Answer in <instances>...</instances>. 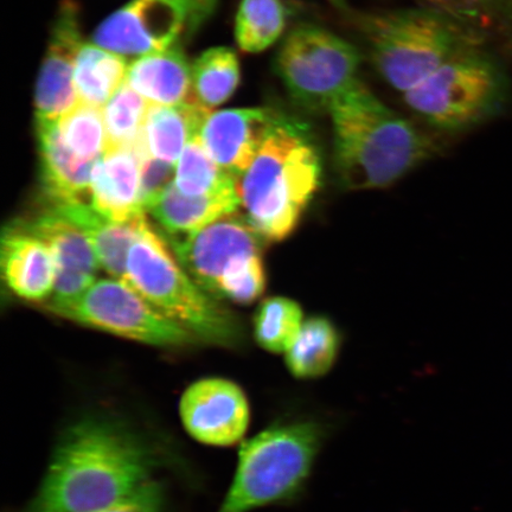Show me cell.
<instances>
[{"instance_id":"obj_14","label":"cell","mask_w":512,"mask_h":512,"mask_svg":"<svg viewBox=\"0 0 512 512\" xmlns=\"http://www.w3.org/2000/svg\"><path fill=\"white\" fill-rule=\"evenodd\" d=\"M14 224L41 240L54 256L57 274L50 302H69L95 283L101 266L98 256L86 236L72 222L47 208L32 219Z\"/></svg>"},{"instance_id":"obj_1","label":"cell","mask_w":512,"mask_h":512,"mask_svg":"<svg viewBox=\"0 0 512 512\" xmlns=\"http://www.w3.org/2000/svg\"><path fill=\"white\" fill-rule=\"evenodd\" d=\"M155 453L123 422L87 415L66 428L30 512H96L152 480Z\"/></svg>"},{"instance_id":"obj_21","label":"cell","mask_w":512,"mask_h":512,"mask_svg":"<svg viewBox=\"0 0 512 512\" xmlns=\"http://www.w3.org/2000/svg\"><path fill=\"white\" fill-rule=\"evenodd\" d=\"M210 113L197 102L176 106L151 105L137 150L176 165L185 147L200 134Z\"/></svg>"},{"instance_id":"obj_9","label":"cell","mask_w":512,"mask_h":512,"mask_svg":"<svg viewBox=\"0 0 512 512\" xmlns=\"http://www.w3.org/2000/svg\"><path fill=\"white\" fill-rule=\"evenodd\" d=\"M55 315L113 335L158 347H182L196 341L190 331L158 312L119 279H100L80 297L47 304Z\"/></svg>"},{"instance_id":"obj_26","label":"cell","mask_w":512,"mask_h":512,"mask_svg":"<svg viewBox=\"0 0 512 512\" xmlns=\"http://www.w3.org/2000/svg\"><path fill=\"white\" fill-rule=\"evenodd\" d=\"M240 62L232 49L211 48L192 64V94L211 111L232 98L239 87Z\"/></svg>"},{"instance_id":"obj_6","label":"cell","mask_w":512,"mask_h":512,"mask_svg":"<svg viewBox=\"0 0 512 512\" xmlns=\"http://www.w3.org/2000/svg\"><path fill=\"white\" fill-rule=\"evenodd\" d=\"M121 280L196 338L224 345L238 342L235 318L192 280L149 221L128 254Z\"/></svg>"},{"instance_id":"obj_30","label":"cell","mask_w":512,"mask_h":512,"mask_svg":"<svg viewBox=\"0 0 512 512\" xmlns=\"http://www.w3.org/2000/svg\"><path fill=\"white\" fill-rule=\"evenodd\" d=\"M64 145L83 162H98L107 149V133L102 108L81 104L64 115L59 123Z\"/></svg>"},{"instance_id":"obj_23","label":"cell","mask_w":512,"mask_h":512,"mask_svg":"<svg viewBox=\"0 0 512 512\" xmlns=\"http://www.w3.org/2000/svg\"><path fill=\"white\" fill-rule=\"evenodd\" d=\"M339 350L341 337L335 325L324 317H313L304 322L285 352L286 367L297 380H317L334 368Z\"/></svg>"},{"instance_id":"obj_5","label":"cell","mask_w":512,"mask_h":512,"mask_svg":"<svg viewBox=\"0 0 512 512\" xmlns=\"http://www.w3.org/2000/svg\"><path fill=\"white\" fill-rule=\"evenodd\" d=\"M363 31L375 68L401 95L452 57L477 47L469 28L430 8L369 16Z\"/></svg>"},{"instance_id":"obj_19","label":"cell","mask_w":512,"mask_h":512,"mask_svg":"<svg viewBox=\"0 0 512 512\" xmlns=\"http://www.w3.org/2000/svg\"><path fill=\"white\" fill-rule=\"evenodd\" d=\"M48 209L72 222L91 243L101 267L114 279H123L128 254L139 238L146 216L117 223L100 214L89 202L48 204Z\"/></svg>"},{"instance_id":"obj_18","label":"cell","mask_w":512,"mask_h":512,"mask_svg":"<svg viewBox=\"0 0 512 512\" xmlns=\"http://www.w3.org/2000/svg\"><path fill=\"white\" fill-rule=\"evenodd\" d=\"M59 123L36 121L42 183L48 204L91 203L93 170L98 162H83L70 152L61 138Z\"/></svg>"},{"instance_id":"obj_28","label":"cell","mask_w":512,"mask_h":512,"mask_svg":"<svg viewBox=\"0 0 512 512\" xmlns=\"http://www.w3.org/2000/svg\"><path fill=\"white\" fill-rule=\"evenodd\" d=\"M149 102L125 81L110 101L102 107L104 114L107 151L136 147L142 136Z\"/></svg>"},{"instance_id":"obj_34","label":"cell","mask_w":512,"mask_h":512,"mask_svg":"<svg viewBox=\"0 0 512 512\" xmlns=\"http://www.w3.org/2000/svg\"><path fill=\"white\" fill-rule=\"evenodd\" d=\"M330 2L336 6H338V8H341V6L344 5V0H330Z\"/></svg>"},{"instance_id":"obj_22","label":"cell","mask_w":512,"mask_h":512,"mask_svg":"<svg viewBox=\"0 0 512 512\" xmlns=\"http://www.w3.org/2000/svg\"><path fill=\"white\" fill-rule=\"evenodd\" d=\"M240 207V194L192 197L182 194L174 182L145 210L169 236H182L197 232L223 216L235 214Z\"/></svg>"},{"instance_id":"obj_12","label":"cell","mask_w":512,"mask_h":512,"mask_svg":"<svg viewBox=\"0 0 512 512\" xmlns=\"http://www.w3.org/2000/svg\"><path fill=\"white\" fill-rule=\"evenodd\" d=\"M179 415L185 431L198 443L229 447L245 438L252 409L238 383L209 377L185 390L179 402Z\"/></svg>"},{"instance_id":"obj_8","label":"cell","mask_w":512,"mask_h":512,"mask_svg":"<svg viewBox=\"0 0 512 512\" xmlns=\"http://www.w3.org/2000/svg\"><path fill=\"white\" fill-rule=\"evenodd\" d=\"M361 56L334 32L302 25L285 37L275 70L294 104L311 112H328L339 93L358 79Z\"/></svg>"},{"instance_id":"obj_24","label":"cell","mask_w":512,"mask_h":512,"mask_svg":"<svg viewBox=\"0 0 512 512\" xmlns=\"http://www.w3.org/2000/svg\"><path fill=\"white\" fill-rule=\"evenodd\" d=\"M130 64L125 57L92 43H83L76 57L74 82L81 104L104 107L124 85Z\"/></svg>"},{"instance_id":"obj_33","label":"cell","mask_w":512,"mask_h":512,"mask_svg":"<svg viewBox=\"0 0 512 512\" xmlns=\"http://www.w3.org/2000/svg\"><path fill=\"white\" fill-rule=\"evenodd\" d=\"M96 512H165V495L162 485L155 480H150L124 501Z\"/></svg>"},{"instance_id":"obj_2","label":"cell","mask_w":512,"mask_h":512,"mask_svg":"<svg viewBox=\"0 0 512 512\" xmlns=\"http://www.w3.org/2000/svg\"><path fill=\"white\" fill-rule=\"evenodd\" d=\"M341 424V416L323 408H285L242 444L232 484L216 512H252L302 502L320 454Z\"/></svg>"},{"instance_id":"obj_11","label":"cell","mask_w":512,"mask_h":512,"mask_svg":"<svg viewBox=\"0 0 512 512\" xmlns=\"http://www.w3.org/2000/svg\"><path fill=\"white\" fill-rule=\"evenodd\" d=\"M179 264L192 280L217 298L224 277L261 256L262 236L246 219L230 214L182 236H169Z\"/></svg>"},{"instance_id":"obj_25","label":"cell","mask_w":512,"mask_h":512,"mask_svg":"<svg viewBox=\"0 0 512 512\" xmlns=\"http://www.w3.org/2000/svg\"><path fill=\"white\" fill-rule=\"evenodd\" d=\"M175 185L182 194L192 197L240 194L239 179L210 157L200 134L191 140L178 159Z\"/></svg>"},{"instance_id":"obj_13","label":"cell","mask_w":512,"mask_h":512,"mask_svg":"<svg viewBox=\"0 0 512 512\" xmlns=\"http://www.w3.org/2000/svg\"><path fill=\"white\" fill-rule=\"evenodd\" d=\"M82 44L79 6L74 0H63L57 10L47 54L38 74L36 121L57 123L78 106L74 73Z\"/></svg>"},{"instance_id":"obj_7","label":"cell","mask_w":512,"mask_h":512,"mask_svg":"<svg viewBox=\"0 0 512 512\" xmlns=\"http://www.w3.org/2000/svg\"><path fill=\"white\" fill-rule=\"evenodd\" d=\"M508 95L509 82L502 67L472 47L452 57L402 98L428 124L460 131L497 114Z\"/></svg>"},{"instance_id":"obj_17","label":"cell","mask_w":512,"mask_h":512,"mask_svg":"<svg viewBox=\"0 0 512 512\" xmlns=\"http://www.w3.org/2000/svg\"><path fill=\"white\" fill-rule=\"evenodd\" d=\"M0 264L6 284L17 296L41 302L54 293L56 264L41 240L11 224L4 230Z\"/></svg>"},{"instance_id":"obj_4","label":"cell","mask_w":512,"mask_h":512,"mask_svg":"<svg viewBox=\"0 0 512 512\" xmlns=\"http://www.w3.org/2000/svg\"><path fill=\"white\" fill-rule=\"evenodd\" d=\"M322 172L309 128L279 114L239 182L246 219L262 239L281 241L293 233L319 189Z\"/></svg>"},{"instance_id":"obj_15","label":"cell","mask_w":512,"mask_h":512,"mask_svg":"<svg viewBox=\"0 0 512 512\" xmlns=\"http://www.w3.org/2000/svg\"><path fill=\"white\" fill-rule=\"evenodd\" d=\"M279 114L264 107L210 113L200 132L202 144L210 157L240 182Z\"/></svg>"},{"instance_id":"obj_31","label":"cell","mask_w":512,"mask_h":512,"mask_svg":"<svg viewBox=\"0 0 512 512\" xmlns=\"http://www.w3.org/2000/svg\"><path fill=\"white\" fill-rule=\"evenodd\" d=\"M428 8L437 10L454 21L469 28L471 24H479L485 18L512 8V0H424Z\"/></svg>"},{"instance_id":"obj_32","label":"cell","mask_w":512,"mask_h":512,"mask_svg":"<svg viewBox=\"0 0 512 512\" xmlns=\"http://www.w3.org/2000/svg\"><path fill=\"white\" fill-rule=\"evenodd\" d=\"M142 159V196L144 208L175 182L176 165L140 153ZM146 211V210H145Z\"/></svg>"},{"instance_id":"obj_29","label":"cell","mask_w":512,"mask_h":512,"mask_svg":"<svg viewBox=\"0 0 512 512\" xmlns=\"http://www.w3.org/2000/svg\"><path fill=\"white\" fill-rule=\"evenodd\" d=\"M302 307L284 297L268 298L254 319V336L262 349L281 354L290 349L304 324Z\"/></svg>"},{"instance_id":"obj_20","label":"cell","mask_w":512,"mask_h":512,"mask_svg":"<svg viewBox=\"0 0 512 512\" xmlns=\"http://www.w3.org/2000/svg\"><path fill=\"white\" fill-rule=\"evenodd\" d=\"M126 81L150 105L196 102L192 94V66L181 46L133 60L128 66Z\"/></svg>"},{"instance_id":"obj_3","label":"cell","mask_w":512,"mask_h":512,"mask_svg":"<svg viewBox=\"0 0 512 512\" xmlns=\"http://www.w3.org/2000/svg\"><path fill=\"white\" fill-rule=\"evenodd\" d=\"M334 166L345 189L389 187L430 157L433 144L357 79L332 100Z\"/></svg>"},{"instance_id":"obj_16","label":"cell","mask_w":512,"mask_h":512,"mask_svg":"<svg viewBox=\"0 0 512 512\" xmlns=\"http://www.w3.org/2000/svg\"><path fill=\"white\" fill-rule=\"evenodd\" d=\"M91 204L113 222L128 223L145 216L142 159L137 147L105 152L95 164Z\"/></svg>"},{"instance_id":"obj_10","label":"cell","mask_w":512,"mask_h":512,"mask_svg":"<svg viewBox=\"0 0 512 512\" xmlns=\"http://www.w3.org/2000/svg\"><path fill=\"white\" fill-rule=\"evenodd\" d=\"M217 0H132L100 24L93 43L127 59L181 46L202 27Z\"/></svg>"},{"instance_id":"obj_27","label":"cell","mask_w":512,"mask_h":512,"mask_svg":"<svg viewBox=\"0 0 512 512\" xmlns=\"http://www.w3.org/2000/svg\"><path fill=\"white\" fill-rule=\"evenodd\" d=\"M286 8L283 0H241L235 37L242 51L261 53L283 36Z\"/></svg>"}]
</instances>
